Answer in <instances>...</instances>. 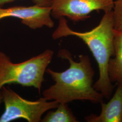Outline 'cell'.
<instances>
[{
    "mask_svg": "<svg viewBox=\"0 0 122 122\" xmlns=\"http://www.w3.org/2000/svg\"><path fill=\"white\" fill-rule=\"evenodd\" d=\"M58 56L69 61V67L62 72L47 68L46 72L54 84L43 92L44 99L66 104L76 100H88L96 104L103 102L104 97L93 87L95 72L89 57L80 55L78 61H76L71 52L65 49L60 50Z\"/></svg>",
    "mask_w": 122,
    "mask_h": 122,
    "instance_id": "1",
    "label": "cell"
},
{
    "mask_svg": "<svg viewBox=\"0 0 122 122\" xmlns=\"http://www.w3.org/2000/svg\"><path fill=\"white\" fill-rule=\"evenodd\" d=\"M114 27L112 10L105 12L99 24L91 30L80 32L71 30L65 17L59 19L52 38L57 39L69 36H76L86 44L98 63L100 76L93 85L94 88L106 99H109L114 86L109 80L108 65L114 55Z\"/></svg>",
    "mask_w": 122,
    "mask_h": 122,
    "instance_id": "2",
    "label": "cell"
},
{
    "mask_svg": "<svg viewBox=\"0 0 122 122\" xmlns=\"http://www.w3.org/2000/svg\"><path fill=\"white\" fill-rule=\"evenodd\" d=\"M54 52L46 49L35 57L20 63H14L0 51V90L8 84L34 87L41 92L44 75L52 60Z\"/></svg>",
    "mask_w": 122,
    "mask_h": 122,
    "instance_id": "3",
    "label": "cell"
},
{
    "mask_svg": "<svg viewBox=\"0 0 122 122\" xmlns=\"http://www.w3.org/2000/svg\"><path fill=\"white\" fill-rule=\"evenodd\" d=\"M5 110L0 117V122H9L24 118L29 122H41L44 113L55 109L59 103L56 100L48 102L43 97L36 101L22 98L10 87L1 89Z\"/></svg>",
    "mask_w": 122,
    "mask_h": 122,
    "instance_id": "4",
    "label": "cell"
},
{
    "mask_svg": "<svg viewBox=\"0 0 122 122\" xmlns=\"http://www.w3.org/2000/svg\"><path fill=\"white\" fill-rule=\"evenodd\" d=\"M113 4V0H53L51 15L57 19L66 17L78 22L89 18L93 11L112 10Z\"/></svg>",
    "mask_w": 122,
    "mask_h": 122,
    "instance_id": "5",
    "label": "cell"
},
{
    "mask_svg": "<svg viewBox=\"0 0 122 122\" xmlns=\"http://www.w3.org/2000/svg\"><path fill=\"white\" fill-rule=\"evenodd\" d=\"M8 17L20 19L22 23L33 30L44 26L52 28L54 25L51 18V7L35 5L29 7L13 6L5 9L0 7V20Z\"/></svg>",
    "mask_w": 122,
    "mask_h": 122,
    "instance_id": "6",
    "label": "cell"
},
{
    "mask_svg": "<svg viewBox=\"0 0 122 122\" xmlns=\"http://www.w3.org/2000/svg\"><path fill=\"white\" fill-rule=\"evenodd\" d=\"M102 110L99 115L94 114L85 117L88 122H122V83L107 104L100 103Z\"/></svg>",
    "mask_w": 122,
    "mask_h": 122,
    "instance_id": "7",
    "label": "cell"
},
{
    "mask_svg": "<svg viewBox=\"0 0 122 122\" xmlns=\"http://www.w3.org/2000/svg\"><path fill=\"white\" fill-rule=\"evenodd\" d=\"M114 55L109 59L108 73L111 82L122 83V32L114 30Z\"/></svg>",
    "mask_w": 122,
    "mask_h": 122,
    "instance_id": "8",
    "label": "cell"
},
{
    "mask_svg": "<svg viewBox=\"0 0 122 122\" xmlns=\"http://www.w3.org/2000/svg\"><path fill=\"white\" fill-rule=\"evenodd\" d=\"M55 111H50L41 119L42 122H77L78 121L66 103H59Z\"/></svg>",
    "mask_w": 122,
    "mask_h": 122,
    "instance_id": "9",
    "label": "cell"
},
{
    "mask_svg": "<svg viewBox=\"0 0 122 122\" xmlns=\"http://www.w3.org/2000/svg\"><path fill=\"white\" fill-rule=\"evenodd\" d=\"M112 11L114 30L122 32V0L114 1Z\"/></svg>",
    "mask_w": 122,
    "mask_h": 122,
    "instance_id": "10",
    "label": "cell"
},
{
    "mask_svg": "<svg viewBox=\"0 0 122 122\" xmlns=\"http://www.w3.org/2000/svg\"><path fill=\"white\" fill-rule=\"evenodd\" d=\"M15 0H0V7L3 5ZM35 5L40 6L51 7L53 0H31Z\"/></svg>",
    "mask_w": 122,
    "mask_h": 122,
    "instance_id": "11",
    "label": "cell"
},
{
    "mask_svg": "<svg viewBox=\"0 0 122 122\" xmlns=\"http://www.w3.org/2000/svg\"><path fill=\"white\" fill-rule=\"evenodd\" d=\"M3 102V99H2V95L1 90H0V105H1V103Z\"/></svg>",
    "mask_w": 122,
    "mask_h": 122,
    "instance_id": "12",
    "label": "cell"
}]
</instances>
